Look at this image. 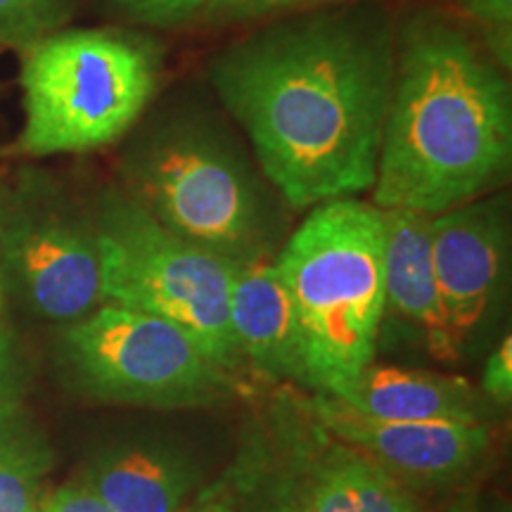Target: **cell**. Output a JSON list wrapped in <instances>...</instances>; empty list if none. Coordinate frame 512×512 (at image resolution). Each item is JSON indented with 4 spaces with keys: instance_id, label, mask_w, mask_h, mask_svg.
<instances>
[{
    "instance_id": "2e32d148",
    "label": "cell",
    "mask_w": 512,
    "mask_h": 512,
    "mask_svg": "<svg viewBox=\"0 0 512 512\" xmlns=\"http://www.w3.org/2000/svg\"><path fill=\"white\" fill-rule=\"evenodd\" d=\"M41 453L0 430V512H43Z\"/></svg>"
},
{
    "instance_id": "8fae6325",
    "label": "cell",
    "mask_w": 512,
    "mask_h": 512,
    "mask_svg": "<svg viewBox=\"0 0 512 512\" xmlns=\"http://www.w3.org/2000/svg\"><path fill=\"white\" fill-rule=\"evenodd\" d=\"M228 323L238 356L259 373L309 384L297 311L275 259L235 264Z\"/></svg>"
},
{
    "instance_id": "ba28073f",
    "label": "cell",
    "mask_w": 512,
    "mask_h": 512,
    "mask_svg": "<svg viewBox=\"0 0 512 512\" xmlns=\"http://www.w3.org/2000/svg\"><path fill=\"white\" fill-rule=\"evenodd\" d=\"M432 264L453 344L463 347L489 318L508 268V204L479 197L430 216Z\"/></svg>"
},
{
    "instance_id": "30bf717a",
    "label": "cell",
    "mask_w": 512,
    "mask_h": 512,
    "mask_svg": "<svg viewBox=\"0 0 512 512\" xmlns=\"http://www.w3.org/2000/svg\"><path fill=\"white\" fill-rule=\"evenodd\" d=\"M311 413L332 437L354 446L399 482L437 484L465 475L489 451L484 422L377 420L318 392Z\"/></svg>"
},
{
    "instance_id": "4fadbf2b",
    "label": "cell",
    "mask_w": 512,
    "mask_h": 512,
    "mask_svg": "<svg viewBox=\"0 0 512 512\" xmlns=\"http://www.w3.org/2000/svg\"><path fill=\"white\" fill-rule=\"evenodd\" d=\"M332 396L377 420L484 422V396L465 377L432 370L373 361Z\"/></svg>"
},
{
    "instance_id": "ac0fdd59",
    "label": "cell",
    "mask_w": 512,
    "mask_h": 512,
    "mask_svg": "<svg viewBox=\"0 0 512 512\" xmlns=\"http://www.w3.org/2000/svg\"><path fill=\"white\" fill-rule=\"evenodd\" d=\"M119 12L145 27L169 29L200 22L204 17H228L240 0H110Z\"/></svg>"
},
{
    "instance_id": "d6986e66",
    "label": "cell",
    "mask_w": 512,
    "mask_h": 512,
    "mask_svg": "<svg viewBox=\"0 0 512 512\" xmlns=\"http://www.w3.org/2000/svg\"><path fill=\"white\" fill-rule=\"evenodd\" d=\"M482 394L498 406H510L512 399V339H505L491 351L482 370Z\"/></svg>"
},
{
    "instance_id": "9c48e42d",
    "label": "cell",
    "mask_w": 512,
    "mask_h": 512,
    "mask_svg": "<svg viewBox=\"0 0 512 512\" xmlns=\"http://www.w3.org/2000/svg\"><path fill=\"white\" fill-rule=\"evenodd\" d=\"M0 256L27 302L50 320L74 323L105 304L95 230L55 211L17 216Z\"/></svg>"
},
{
    "instance_id": "7a4b0ae2",
    "label": "cell",
    "mask_w": 512,
    "mask_h": 512,
    "mask_svg": "<svg viewBox=\"0 0 512 512\" xmlns=\"http://www.w3.org/2000/svg\"><path fill=\"white\" fill-rule=\"evenodd\" d=\"M510 162L512 95L503 69L444 17L403 24L375 207L444 214L501 185Z\"/></svg>"
},
{
    "instance_id": "5bb4252c",
    "label": "cell",
    "mask_w": 512,
    "mask_h": 512,
    "mask_svg": "<svg viewBox=\"0 0 512 512\" xmlns=\"http://www.w3.org/2000/svg\"><path fill=\"white\" fill-rule=\"evenodd\" d=\"M190 482L192 475L176 456L133 446L98 460L83 484L112 512H178Z\"/></svg>"
},
{
    "instance_id": "d4e9b609",
    "label": "cell",
    "mask_w": 512,
    "mask_h": 512,
    "mask_svg": "<svg viewBox=\"0 0 512 512\" xmlns=\"http://www.w3.org/2000/svg\"><path fill=\"white\" fill-rule=\"evenodd\" d=\"M0 299H3V280H0Z\"/></svg>"
},
{
    "instance_id": "3957f363",
    "label": "cell",
    "mask_w": 512,
    "mask_h": 512,
    "mask_svg": "<svg viewBox=\"0 0 512 512\" xmlns=\"http://www.w3.org/2000/svg\"><path fill=\"white\" fill-rule=\"evenodd\" d=\"M128 195L178 238L233 261L266 259L259 174L230 128L195 102L155 110L126 150Z\"/></svg>"
},
{
    "instance_id": "52a82bcc",
    "label": "cell",
    "mask_w": 512,
    "mask_h": 512,
    "mask_svg": "<svg viewBox=\"0 0 512 512\" xmlns=\"http://www.w3.org/2000/svg\"><path fill=\"white\" fill-rule=\"evenodd\" d=\"M76 380L102 401L190 408L221 399L228 370L190 332L150 313L102 304L64 332Z\"/></svg>"
},
{
    "instance_id": "9a60e30c",
    "label": "cell",
    "mask_w": 512,
    "mask_h": 512,
    "mask_svg": "<svg viewBox=\"0 0 512 512\" xmlns=\"http://www.w3.org/2000/svg\"><path fill=\"white\" fill-rule=\"evenodd\" d=\"M302 512H418L406 484L368 458L332 463L311 486Z\"/></svg>"
},
{
    "instance_id": "277c9868",
    "label": "cell",
    "mask_w": 512,
    "mask_h": 512,
    "mask_svg": "<svg viewBox=\"0 0 512 512\" xmlns=\"http://www.w3.org/2000/svg\"><path fill=\"white\" fill-rule=\"evenodd\" d=\"M302 332L306 380L332 394L375 361L384 323V214L356 197L311 209L275 256Z\"/></svg>"
},
{
    "instance_id": "8992f818",
    "label": "cell",
    "mask_w": 512,
    "mask_h": 512,
    "mask_svg": "<svg viewBox=\"0 0 512 512\" xmlns=\"http://www.w3.org/2000/svg\"><path fill=\"white\" fill-rule=\"evenodd\" d=\"M95 240L105 304L169 320L226 370L240 361L228 323L233 261L178 238L131 195L102 207Z\"/></svg>"
},
{
    "instance_id": "e0dca14e",
    "label": "cell",
    "mask_w": 512,
    "mask_h": 512,
    "mask_svg": "<svg viewBox=\"0 0 512 512\" xmlns=\"http://www.w3.org/2000/svg\"><path fill=\"white\" fill-rule=\"evenodd\" d=\"M72 0H0V46L31 48L67 22Z\"/></svg>"
},
{
    "instance_id": "6da1fadb",
    "label": "cell",
    "mask_w": 512,
    "mask_h": 512,
    "mask_svg": "<svg viewBox=\"0 0 512 512\" xmlns=\"http://www.w3.org/2000/svg\"><path fill=\"white\" fill-rule=\"evenodd\" d=\"M396 72L380 5L304 12L223 48L209 81L290 209L373 190Z\"/></svg>"
},
{
    "instance_id": "603a6c76",
    "label": "cell",
    "mask_w": 512,
    "mask_h": 512,
    "mask_svg": "<svg viewBox=\"0 0 512 512\" xmlns=\"http://www.w3.org/2000/svg\"><path fill=\"white\" fill-rule=\"evenodd\" d=\"M320 3H332V0H240V3L228 12V17H261L268 15V12H283Z\"/></svg>"
},
{
    "instance_id": "7c38bea8",
    "label": "cell",
    "mask_w": 512,
    "mask_h": 512,
    "mask_svg": "<svg viewBox=\"0 0 512 512\" xmlns=\"http://www.w3.org/2000/svg\"><path fill=\"white\" fill-rule=\"evenodd\" d=\"M384 214V313L408 323L425 339L434 358L456 363L432 264L430 216L406 209H382Z\"/></svg>"
},
{
    "instance_id": "5b68a950",
    "label": "cell",
    "mask_w": 512,
    "mask_h": 512,
    "mask_svg": "<svg viewBox=\"0 0 512 512\" xmlns=\"http://www.w3.org/2000/svg\"><path fill=\"white\" fill-rule=\"evenodd\" d=\"M162 50L114 29L55 31L24 50L19 152L74 155L117 143L155 100Z\"/></svg>"
},
{
    "instance_id": "7402d4cb",
    "label": "cell",
    "mask_w": 512,
    "mask_h": 512,
    "mask_svg": "<svg viewBox=\"0 0 512 512\" xmlns=\"http://www.w3.org/2000/svg\"><path fill=\"white\" fill-rule=\"evenodd\" d=\"M12 408H15V375H12V356L8 339L0 335V430L10 422Z\"/></svg>"
},
{
    "instance_id": "cb8c5ba5",
    "label": "cell",
    "mask_w": 512,
    "mask_h": 512,
    "mask_svg": "<svg viewBox=\"0 0 512 512\" xmlns=\"http://www.w3.org/2000/svg\"><path fill=\"white\" fill-rule=\"evenodd\" d=\"M188 512H233V508L223 501H207L202 505H195V508H190Z\"/></svg>"
},
{
    "instance_id": "484cf974",
    "label": "cell",
    "mask_w": 512,
    "mask_h": 512,
    "mask_svg": "<svg viewBox=\"0 0 512 512\" xmlns=\"http://www.w3.org/2000/svg\"><path fill=\"white\" fill-rule=\"evenodd\" d=\"M503 512H505V510H503Z\"/></svg>"
},
{
    "instance_id": "44dd1931",
    "label": "cell",
    "mask_w": 512,
    "mask_h": 512,
    "mask_svg": "<svg viewBox=\"0 0 512 512\" xmlns=\"http://www.w3.org/2000/svg\"><path fill=\"white\" fill-rule=\"evenodd\" d=\"M465 5L479 22L496 31L505 41H510L512 0H465Z\"/></svg>"
},
{
    "instance_id": "ffe728a7",
    "label": "cell",
    "mask_w": 512,
    "mask_h": 512,
    "mask_svg": "<svg viewBox=\"0 0 512 512\" xmlns=\"http://www.w3.org/2000/svg\"><path fill=\"white\" fill-rule=\"evenodd\" d=\"M43 512H112L86 484H64L43 501Z\"/></svg>"
}]
</instances>
